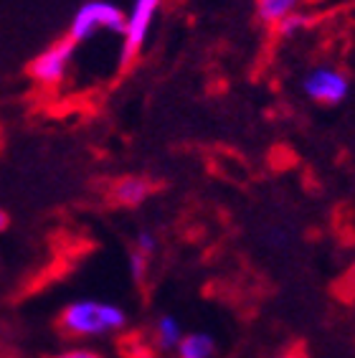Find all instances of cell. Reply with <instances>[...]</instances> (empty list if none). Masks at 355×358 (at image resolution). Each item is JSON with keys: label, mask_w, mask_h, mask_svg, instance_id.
I'll return each instance as SVG.
<instances>
[{"label": "cell", "mask_w": 355, "mask_h": 358, "mask_svg": "<svg viewBox=\"0 0 355 358\" xmlns=\"http://www.w3.org/2000/svg\"><path fill=\"white\" fill-rule=\"evenodd\" d=\"M48 358H104L99 351L94 348H87V345H71V348H64V351L54 353V356Z\"/></svg>", "instance_id": "cell-13"}, {"label": "cell", "mask_w": 355, "mask_h": 358, "mask_svg": "<svg viewBox=\"0 0 355 358\" xmlns=\"http://www.w3.org/2000/svg\"><path fill=\"white\" fill-rule=\"evenodd\" d=\"M284 358H302V356H300V353H287Z\"/></svg>", "instance_id": "cell-15"}, {"label": "cell", "mask_w": 355, "mask_h": 358, "mask_svg": "<svg viewBox=\"0 0 355 358\" xmlns=\"http://www.w3.org/2000/svg\"><path fill=\"white\" fill-rule=\"evenodd\" d=\"M150 259L152 257L137 252V249H130V257H127V267H130V277L135 285H145L147 275H150Z\"/></svg>", "instance_id": "cell-10"}, {"label": "cell", "mask_w": 355, "mask_h": 358, "mask_svg": "<svg viewBox=\"0 0 355 358\" xmlns=\"http://www.w3.org/2000/svg\"><path fill=\"white\" fill-rule=\"evenodd\" d=\"M300 0H254V10L264 26H277L282 18L297 13Z\"/></svg>", "instance_id": "cell-9"}, {"label": "cell", "mask_w": 355, "mask_h": 358, "mask_svg": "<svg viewBox=\"0 0 355 358\" xmlns=\"http://www.w3.org/2000/svg\"><path fill=\"white\" fill-rule=\"evenodd\" d=\"M127 328V313L117 303L99 297H79L59 313V331L68 338L94 341L110 338Z\"/></svg>", "instance_id": "cell-1"}, {"label": "cell", "mask_w": 355, "mask_h": 358, "mask_svg": "<svg viewBox=\"0 0 355 358\" xmlns=\"http://www.w3.org/2000/svg\"><path fill=\"white\" fill-rule=\"evenodd\" d=\"M310 18L305 13H292L287 15V18H282L277 26H274V31H277V36L280 38H294L297 34H302L305 28H307Z\"/></svg>", "instance_id": "cell-11"}, {"label": "cell", "mask_w": 355, "mask_h": 358, "mask_svg": "<svg viewBox=\"0 0 355 358\" xmlns=\"http://www.w3.org/2000/svg\"><path fill=\"white\" fill-rule=\"evenodd\" d=\"M132 249H137V252H143V255L147 257H155L157 252V234L152 231V229H140L135 236V244H132Z\"/></svg>", "instance_id": "cell-12"}, {"label": "cell", "mask_w": 355, "mask_h": 358, "mask_svg": "<svg viewBox=\"0 0 355 358\" xmlns=\"http://www.w3.org/2000/svg\"><path fill=\"white\" fill-rule=\"evenodd\" d=\"M124 28V8H119L115 0H87L76 8L68 23V38L79 43L92 41L99 34L122 36Z\"/></svg>", "instance_id": "cell-2"}, {"label": "cell", "mask_w": 355, "mask_h": 358, "mask_svg": "<svg viewBox=\"0 0 355 358\" xmlns=\"http://www.w3.org/2000/svg\"><path fill=\"white\" fill-rule=\"evenodd\" d=\"M76 56V43L64 36L59 41H54L51 46H46L41 54L36 56L31 66H28V74L38 87L43 90H56L66 82L68 71H71V64H74Z\"/></svg>", "instance_id": "cell-4"}, {"label": "cell", "mask_w": 355, "mask_h": 358, "mask_svg": "<svg viewBox=\"0 0 355 358\" xmlns=\"http://www.w3.org/2000/svg\"><path fill=\"white\" fill-rule=\"evenodd\" d=\"M8 224H10V219H8V214L3 211V208H0V234H3V231L8 229Z\"/></svg>", "instance_id": "cell-14"}, {"label": "cell", "mask_w": 355, "mask_h": 358, "mask_svg": "<svg viewBox=\"0 0 355 358\" xmlns=\"http://www.w3.org/2000/svg\"><path fill=\"white\" fill-rule=\"evenodd\" d=\"M152 338L160 351H175L180 338H183V328L175 315H157L155 325H152Z\"/></svg>", "instance_id": "cell-8"}, {"label": "cell", "mask_w": 355, "mask_h": 358, "mask_svg": "<svg viewBox=\"0 0 355 358\" xmlns=\"http://www.w3.org/2000/svg\"><path fill=\"white\" fill-rule=\"evenodd\" d=\"M175 353L178 358H213V353H216V338L205 331L183 333Z\"/></svg>", "instance_id": "cell-7"}, {"label": "cell", "mask_w": 355, "mask_h": 358, "mask_svg": "<svg viewBox=\"0 0 355 358\" xmlns=\"http://www.w3.org/2000/svg\"><path fill=\"white\" fill-rule=\"evenodd\" d=\"M163 0H132L130 10H124V28L119 38V69H127L143 54L150 38L152 23L160 13Z\"/></svg>", "instance_id": "cell-3"}, {"label": "cell", "mask_w": 355, "mask_h": 358, "mask_svg": "<svg viewBox=\"0 0 355 358\" xmlns=\"http://www.w3.org/2000/svg\"><path fill=\"white\" fill-rule=\"evenodd\" d=\"M150 193H152V183L147 178H143V176H124L112 188V199H115L117 206L137 208L150 199Z\"/></svg>", "instance_id": "cell-6"}, {"label": "cell", "mask_w": 355, "mask_h": 358, "mask_svg": "<svg viewBox=\"0 0 355 358\" xmlns=\"http://www.w3.org/2000/svg\"><path fill=\"white\" fill-rule=\"evenodd\" d=\"M302 92L314 104H340L350 94V76L338 66L322 64L314 66L302 79Z\"/></svg>", "instance_id": "cell-5"}]
</instances>
